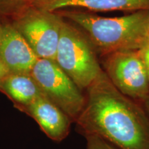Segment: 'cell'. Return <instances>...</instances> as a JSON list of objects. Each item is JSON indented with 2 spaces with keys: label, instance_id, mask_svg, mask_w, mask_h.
I'll return each instance as SVG.
<instances>
[{
  "label": "cell",
  "instance_id": "cell-2",
  "mask_svg": "<svg viewBox=\"0 0 149 149\" xmlns=\"http://www.w3.org/2000/svg\"><path fill=\"white\" fill-rule=\"evenodd\" d=\"M55 12L82 29L101 56L117 51H137L149 42V10L115 17L74 8Z\"/></svg>",
  "mask_w": 149,
  "mask_h": 149
},
{
  "label": "cell",
  "instance_id": "cell-16",
  "mask_svg": "<svg viewBox=\"0 0 149 149\" xmlns=\"http://www.w3.org/2000/svg\"><path fill=\"white\" fill-rule=\"evenodd\" d=\"M1 24H0V40H1Z\"/></svg>",
  "mask_w": 149,
  "mask_h": 149
},
{
  "label": "cell",
  "instance_id": "cell-13",
  "mask_svg": "<svg viewBox=\"0 0 149 149\" xmlns=\"http://www.w3.org/2000/svg\"><path fill=\"white\" fill-rule=\"evenodd\" d=\"M139 56H140L141 61L144 64L145 70H146L147 76L149 81V42L146 45L138 50Z\"/></svg>",
  "mask_w": 149,
  "mask_h": 149
},
{
  "label": "cell",
  "instance_id": "cell-6",
  "mask_svg": "<svg viewBox=\"0 0 149 149\" xmlns=\"http://www.w3.org/2000/svg\"><path fill=\"white\" fill-rule=\"evenodd\" d=\"M102 57V69L123 95L141 104L149 96V81L138 50L113 52Z\"/></svg>",
  "mask_w": 149,
  "mask_h": 149
},
{
  "label": "cell",
  "instance_id": "cell-1",
  "mask_svg": "<svg viewBox=\"0 0 149 149\" xmlns=\"http://www.w3.org/2000/svg\"><path fill=\"white\" fill-rule=\"evenodd\" d=\"M76 121L81 135H97L118 149H149V117L141 104L121 93L104 71L86 90Z\"/></svg>",
  "mask_w": 149,
  "mask_h": 149
},
{
  "label": "cell",
  "instance_id": "cell-14",
  "mask_svg": "<svg viewBox=\"0 0 149 149\" xmlns=\"http://www.w3.org/2000/svg\"><path fill=\"white\" fill-rule=\"evenodd\" d=\"M10 73L8 68L6 67L4 64L0 61V85L2 83L3 80L5 79V77H6L8 74Z\"/></svg>",
  "mask_w": 149,
  "mask_h": 149
},
{
  "label": "cell",
  "instance_id": "cell-7",
  "mask_svg": "<svg viewBox=\"0 0 149 149\" xmlns=\"http://www.w3.org/2000/svg\"><path fill=\"white\" fill-rule=\"evenodd\" d=\"M0 61L10 73L31 74L39 58L10 22L1 24Z\"/></svg>",
  "mask_w": 149,
  "mask_h": 149
},
{
  "label": "cell",
  "instance_id": "cell-10",
  "mask_svg": "<svg viewBox=\"0 0 149 149\" xmlns=\"http://www.w3.org/2000/svg\"><path fill=\"white\" fill-rule=\"evenodd\" d=\"M0 92L22 111L44 95L31 74L9 73L0 85Z\"/></svg>",
  "mask_w": 149,
  "mask_h": 149
},
{
  "label": "cell",
  "instance_id": "cell-5",
  "mask_svg": "<svg viewBox=\"0 0 149 149\" xmlns=\"http://www.w3.org/2000/svg\"><path fill=\"white\" fill-rule=\"evenodd\" d=\"M64 18L57 12L33 6L10 22L39 59L55 61Z\"/></svg>",
  "mask_w": 149,
  "mask_h": 149
},
{
  "label": "cell",
  "instance_id": "cell-4",
  "mask_svg": "<svg viewBox=\"0 0 149 149\" xmlns=\"http://www.w3.org/2000/svg\"><path fill=\"white\" fill-rule=\"evenodd\" d=\"M31 74L45 96L75 122L84 107L86 95L56 61L38 59Z\"/></svg>",
  "mask_w": 149,
  "mask_h": 149
},
{
  "label": "cell",
  "instance_id": "cell-15",
  "mask_svg": "<svg viewBox=\"0 0 149 149\" xmlns=\"http://www.w3.org/2000/svg\"><path fill=\"white\" fill-rule=\"evenodd\" d=\"M140 104L141 107H143V109H144V111H146V114L148 115V116L149 117V96L144 100V102H141Z\"/></svg>",
  "mask_w": 149,
  "mask_h": 149
},
{
  "label": "cell",
  "instance_id": "cell-11",
  "mask_svg": "<svg viewBox=\"0 0 149 149\" xmlns=\"http://www.w3.org/2000/svg\"><path fill=\"white\" fill-rule=\"evenodd\" d=\"M38 0H0V17L12 22L28 9L35 6Z\"/></svg>",
  "mask_w": 149,
  "mask_h": 149
},
{
  "label": "cell",
  "instance_id": "cell-9",
  "mask_svg": "<svg viewBox=\"0 0 149 149\" xmlns=\"http://www.w3.org/2000/svg\"><path fill=\"white\" fill-rule=\"evenodd\" d=\"M35 6L55 11L66 8L91 11L149 10V0H38Z\"/></svg>",
  "mask_w": 149,
  "mask_h": 149
},
{
  "label": "cell",
  "instance_id": "cell-3",
  "mask_svg": "<svg viewBox=\"0 0 149 149\" xmlns=\"http://www.w3.org/2000/svg\"><path fill=\"white\" fill-rule=\"evenodd\" d=\"M55 61L82 91L104 71L89 39L65 19L61 24Z\"/></svg>",
  "mask_w": 149,
  "mask_h": 149
},
{
  "label": "cell",
  "instance_id": "cell-8",
  "mask_svg": "<svg viewBox=\"0 0 149 149\" xmlns=\"http://www.w3.org/2000/svg\"><path fill=\"white\" fill-rule=\"evenodd\" d=\"M22 112L34 119L52 140L61 141L69 134L71 119L45 95L35 100Z\"/></svg>",
  "mask_w": 149,
  "mask_h": 149
},
{
  "label": "cell",
  "instance_id": "cell-12",
  "mask_svg": "<svg viewBox=\"0 0 149 149\" xmlns=\"http://www.w3.org/2000/svg\"><path fill=\"white\" fill-rule=\"evenodd\" d=\"M85 138L87 141V149H118L97 135H87Z\"/></svg>",
  "mask_w": 149,
  "mask_h": 149
}]
</instances>
